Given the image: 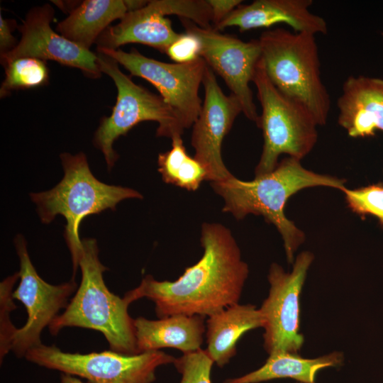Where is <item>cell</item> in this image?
I'll return each mask as SVG.
<instances>
[{"instance_id":"obj_4","label":"cell","mask_w":383,"mask_h":383,"mask_svg":"<svg viewBox=\"0 0 383 383\" xmlns=\"http://www.w3.org/2000/svg\"><path fill=\"white\" fill-rule=\"evenodd\" d=\"M64 176L52 189L31 193L42 223H50L57 215L66 220L65 238L70 251L73 277L79 267L82 243L79 235L80 223L87 216L116 209L126 199H142L136 190L100 182L91 173L83 152L60 155Z\"/></svg>"},{"instance_id":"obj_8","label":"cell","mask_w":383,"mask_h":383,"mask_svg":"<svg viewBox=\"0 0 383 383\" xmlns=\"http://www.w3.org/2000/svg\"><path fill=\"white\" fill-rule=\"evenodd\" d=\"M24 357L38 366L85 379L89 383H153L157 369L174 364L176 360L160 350L133 355L111 350L81 354L43 343L29 350Z\"/></svg>"},{"instance_id":"obj_28","label":"cell","mask_w":383,"mask_h":383,"mask_svg":"<svg viewBox=\"0 0 383 383\" xmlns=\"http://www.w3.org/2000/svg\"><path fill=\"white\" fill-rule=\"evenodd\" d=\"M211 11L212 27L217 26L243 2L241 0H207Z\"/></svg>"},{"instance_id":"obj_31","label":"cell","mask_w":383,"mask_h":383,"mask_svg":"<svg viewBox=\"0 0 383 383\" xmlns=\"http://www.w3.org/2000/svg\"><path fill=\"white\" fill-rule=\"evenodd\" d=\"M60 383H83L82 381L76 376L69 374L62 373Z\"/></svg>"},{"instance_id":"obj_5","label":"cell","mask_w":383,"mask_h":383,"mask_svg":"<svg viewBox=\"0 0 383 383\" xmlns=\"http://www.w3.org/2000/svg\"><path fill=\"white\" fill-rule=\"evenodd\" d=\"M315 36L277 28L262 33L258 40L261 60L272 84L323 126L328 118L331 98L321 79Z\"/></svg>"},{"instance_id":"obj_7","label":"cell","mask_w":383,"mask_h":383,"mask_svg":"<svg viewBox=\"0 0 383 383\" xmlns=\"http://www.w3.org/2000/svg\"><path fill=\"white\" fill-rule=\"evenodd\" d=\"M262 113L257 126L262 129L263 148L255 174L262 175L277 167L282 154L301 160L318 139L313 116L304 106L279 91L269 79L260 58L253 77Z\"/></svg>"},{"instance_id":"obj_24","label":"cell","mask_w":383,"mask_h":383,"mask_svg":"<svg viewBox=\"0 0 383 383\" xmlns=\"http://www.w3.org/2000/svg\"><path fill=\"white\" fill-rule=\"evenodd\" d=\"M19 278L18 272L5 278L0 283V362L12 350L18 328L12 323L10 314L16 309L13 288Z\"/></svg>"},{"instance_id":"obj_18","label":"cell","mask_w":383,"mask_h":383,"mask_svg":"<svg viewBox=\"0 0 383 383\" xmlns=\"http://www.w3.org/2000/svg\"><path fill=\"white\" fill-rule=\"evenodd\" d=\"M205 316L176 314L157 320L134 318L139 353L172 348L183 354L201 348L206 333Z\"/></svg>"},{"instance_id":"obj_16","label":"cell","mask_w":383,"mask_h":383,"mask_svg":"<svg viewBox=\"0 0 383 383\" xmlns=\"http://www.w3.org/2000/svg\"><path fill=\"white\" fill-rule=\"evenodd\" d=\"M312 4V0H255L249 4H241L213 28L220 31L235 26L245 32L284 23L294 32L326 34L327 23L309 11Z\"/></svg>"},{"instance_id":"obj_3","label":"cell","mask_w":383,"mask_h":383,"mask_svg":"<svg viewBox=\"0 0 383 383\" xmlns=\"http://www.w3.org/2000/svg\"><path fill=\"white\" fill-rule=\"evenodd\" d=\"M82 243L80 284L65 311L48 327L50 334L57 335L68 327L91 329L104 335L111 350L128 355L139 354L134 318L128 313L130 304L106 287L103 274L107 268L99 260L96 240L84 238Z\"/></svg>"},{"instance_id":"obj_19","label":"cell","mask_w":383,"mask_h":383,"mask_svg":"<svg viewBox=\"0 0 383 383\" xmlns=\"http://www.w3.org/2000/svg\"><path fill=\"white\" fill-rule=\"evenodd\" d=\"M264 322L260 308L239 303L209 316L206 352L217 366L223 367L235 355L240 338L248 331L263 328Z\"/></svg>"},{"instance_id":"obj_9","label":"cell","mask_w":383,"mask_h":383,"mask_svg":"<svg viewBox=\"0 0 383 383\" xmlns=\"http://www.w3.org/2000/svg\"><path fill=\"white\" fill-rule=\"evenodd\" d=\"M313 259L311 252H301L289 272L279 264L270 265L267 275L269 294L260 308L265 321L263 346L269 355L279 352L298 354L303 346L300 296Z\"/></svg>"},{"instance_id":"obj_33","label":"cell","mask_w":383,"mask_h":383,"mask_svg":"<svg viewBox=\"0 0 383 383\" xmlns=\"http://www.w3.org/2000/svg\"><path fill=\"white\" fill-rule=\"evenodd\" d=\"M299 383H302V382H299Z\"/></svg>"},{"instance_id":"obj_32","label":"cell","mask_w":383,"mask_h":383,"mask_svg":"<svg viewBox=\"0 0 383 383\" xmlns=\"http://www.w3.org/2000/svg\"><path fill=\"white\" fill-rule=\"evenodd\" d=\"M382 37H383V32L382 33Z\"/></svg>"},{"instance_id":"obj_29","label":"cell","mask_w":383,"mask_h":383,"mask_svg":"<svg viewBox=\"0 0 383 383\" xmlns=\"http://www.w3.org/2000/svg\"><path fill=\"white\" fill-rule=\"evenodd\" d=\"M17 26L16 21L5 19L0 15V55L2 56L11 51L18 44L11 32Z\"/></svg>"},{"instance_id":"obj_2","label":"cell","mask_w":383,"mask_h":383,"mask_svg":"<svg viewBox=\"0 0 383 383\" xmlns=\"http://www.w3.org/2000/svg\"><path fill=\"white\" fill-rule=\"evenodd\" d=\"M299 160L288 157L272 172L244 181L233 175L211 182L213 190L223 201V211L240 220L248 214L261 215L279 232L289 263L304 242L305 235L284 214L287 200L299 191L313 187H328L342 191L345 181L320 174L304 168Z\"/></svg>"},{"instance_id":"obj_22","label":"cell","mask_w":383,"mask_h":383,"mask_svg":"<svg viewBox=\"0 0 383 383\" xmlns=\"http://www.w3.org/2000/svg\"><path fill=\"white\" fill-rule=\"evenodd\" d=\"M158 172L162 180L188 191H196L207 179L205 167L187 152L181 136L172 138L170 150L160 153Z\"/></svg>"},{"instance_id":"obj_10","label":"cell","mask_w":383,"mask_h":383,"mask_svg":"<svg viewBox=\"0 0 383 383\" xmlns=\"http://www.w3.org/2000/svg\"><path fill=\"white\" fill-rule=\"evenodd\" d=\"M123 65L131 75L152 84L179 117L183 128L193 126L203 102L199 89L207 67L200 57L188 63H167L143 55L137 50L97 49Z\"/></svg>"},{"instance_id":"obj_13","label":"cell","mask_w":383,"mask_h":383,"mask_svg":"<svg viewBox=\"0 0 383 383\" xmlns=\"http://www.w3.org/2000/svg\"><path fill=\"white\" fill-rule=\"evenodd\" d=\"M202 84L204 99L199 117L192 126L191 143L194 149V157L206 170V180L214 182L233 175L223 163L221 145L243 111L240 101L233 94L223 93L214 72L208 65Z\"/></svg>"},{"instance_id":"obj_11","label":"cell","mask_w":383,"mask_h":383,"mask_svg":"<svg viewBox=\"0 0 383 383\" xmlns=\"http://www.w3.org/2000/svg\"><path fill=\"white\" fill-rule=\"evenodd\" d=\"M14 245L19 259L20 282L13 297L24 305L28 318L24 326L18 328L11 351L21 358L29 350L43 343L42 331L67 307L78 286L74 279L57 285L46 282L30 260L24 237L16 235Z\"/></svg>"},{"instance_id":"obj_23","label":"cell","mask_w":383,"mask_h":383,"mask_svg":"<svg viewBox=\"0 0 383 383\" xmlns=\"http://www.w3.org/2000/svg\"><path fill=\"white\" fill-rule=\"evenodd\" d=\"M5 78L0 87L4 97L11 91L41 87L49 80V70L45 60L35 57H19L3 65Z\"/></svg>"},{"instance_id":"obj_14","label":"cell","mask_w":383,"mask_h":383,"mask_svg":"<svg viewBox=\"0 0 383 383\" xmlns=\"http://www.w3.org/2000/svg\"><path fill=\"white\" fill-rule=\"evenodd\" d=\"M55 10L50 4L32 8L17 26L21 38L15 48L1 56L2 65L19 57L54 60L80 70L87 77L97 79L101 75L96 54L84 49L54 31L50 23Z\"/></svg>"},{"instance_id":"obj_1","label":"cell","mask_w":383,"mask_h":383,"mask_svg":"<svg viewBox=\"0 0 383 383\" xmlns=\"http://www.w3.org/2000/svg\"><path fill=\"white\" fill-rule=\"evenodd\" d=\"M201 244L202 257L178 279L158 281L146 275L124 299L129 304L142 298L152 301L159 318L176 314L209 317L238 304L249 268L231 231L205 223Z\"/></svg>"},{"instance_id":"obj_21","label":"cell","mask_w":383,"mask_h":383,"mask_svg":"<svg viewBox=\"0 0 383 383\" xmlns=\"http://www.w3.org/2000/svg\"><path fill=\"white\" fill-rule=\"evenodd\" d=\"M343 362V353L339 351L315 358H304L299 354L279 352L269 355L260 368L238 377L226 379L223 383H260L287 377L302 383H314L320 370L340 367Z\"/></svg>"},{"instance_id":"obj_15","label":"cell","mask_w":383,"mask_h":383,"mask_svg":"<svg viewBox=\"0 0 383 383\" xmlns=\"http://www.w3.org/2000/svg\"><path fill=\"white\" fill-rule=\"evenodd\" d=\"M170 0H151L143 8L126 13L116 26H109L96 41L97 49L116 50L128 43H139L165 53L181 35L172 21Z\"/></svg>"},{"instance_id":"obj_26","label":"cell","mask_w":383,"mask_h":383,"mask_svg":"<svg viewBox=\"0 0 383 383\" xmlns=\"http://www.w3.org/2000/svg\"><path fill=\"white\" fill-rule=\"evenodd\" d=\"M213 361L206 350L183 354L176 358L174 365L181 374L179 383H211V372Z\"/></svg>"},{"instance_id":"obj_27","label":"cell","mask_w":383,"mask_h":383,"mask_svg":"<svg viewBox=\"0 0 383 383\" xmlns=\"http://www.w3.org/2000/svg\"><path fill=\"white\" fill-rule=\"evenodd\" d=\"M201 48L199 39L185 32L167 48L165 53L175 63H188L201 57Z\"/></svg>"},{"instance_id":"obj_25","label":"cell","mask_w":383,"mask_h":383,"mask_svg":"<svg viewBox=\"0 0 383 383\" xmlns=\"http://www.w3.org/2000/svg\"><path fill=\"white\" fill-rule=\"evenodd\" d=\"M342 192L353 212L374 216L383 226V185L373 184L357 189L345 187Z\"/></svg>"},{"instance_id":"obj_20","label":"cell","mask_w":383,"mask_h":383,"mask_svg":"<svg viewBox=\"0 0 383 383\" xmlns=\"http://www.w3.org/2000/svg\"><path fill=\"white\" fill-rule=\"evenodd\" d=\"M126 13L124 0H85L57 24V30L69 40L90 50L109 24L121 20Z\"/></svg>"},{"instance_id":"obj_6","label":"cell","mask_w":383,"mask_h":383,"mask_svg":"<svg viewBox=\"0 0 383 383\" xmlns=\"http://www.w3.org/2000/svg\"><path fill=\"white\" fill-rule=\"evenodd\" d=\"M96 57L101 72L109 76L117 89L112 113L101 119L93 138L94 145L103 153L109 170L118 159L113 148V142L141 122H157V136L171 139L181 136L184 128L175 111L160 95L133 82L122 72L119 64L109 55L97 51Z\"/></svg>"},{"instance_id":"obj_30","label":"cell","mask_w":383,"mask_h":383,"mask_svg":"<svg viewBox=\"0 0 383 383\" xmlns=\"http://www.w3.org/2000/svg\"><path fill=\"white\" fill-rule=\"evenodd\" d=\"M128 12L134 11L145 6L148 1L144 0H124Z\"/></svg>"},{"instance_id":"obj_17","label":"cell","mask_w":383,"mask_h":383,"mask_svg":"<svg viewBox=\"0 0 383 383\" xmlns=\"http://www.w3.org/2000/svg\"><path fill=\"white\" fill-rule=\"evenodd\" d=\"M338 123L353 138L383 132V79L350 76L338 99Z\"/></svg>"},{"instance_id":"obj_12","label":"cell","mask_w":383,"mask_h":383,"mask_svg":"<svg viewBox=\"0 0 383 383\" xmlns=\"http://www.w3.org/2000/svg\"><path fill=\"white\" fill-rule=\"evenodd\" d=\"M185 32L195 35L200 40V56L207 65L223 79L240 101L242 113L257 124L259 116L250 87L257 65L261 58L258 40L243 41L223 34L213 27L201 28L192 21L179 18Z\"/></svg>"}]
</instances>
